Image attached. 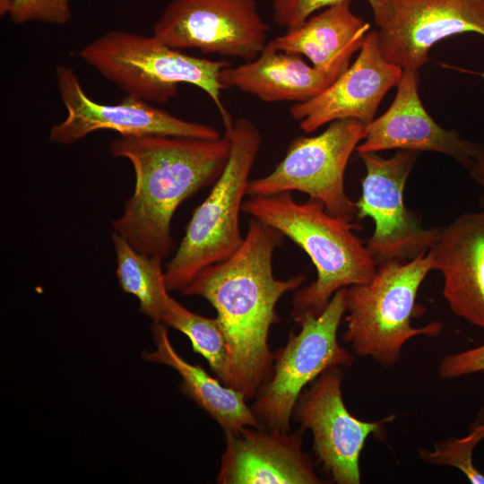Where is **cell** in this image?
<instances>
[{
    "instance_id": "ac0fdd59",
    "label": "cell",
    "mask_w": 484,
    "mask_h": 484,
    "mask_svg": "<svg viewBox=\"0 0 484 484\" xmlns=\"http://www.w3.org/2000/svg\"><path fill=\"white\" fill-rule=\"evenodd\" d=\"M350 6L351 0L328 6L269 41L278 50L305 56L333 82L350 66L370 28Z\"/></svg>"
},
{
    "instance_id": "7a4b0ae2",
    "label": "cell",
    "mask_w": 484,
    "mask_h": 484,
    "mask_svg": "<svg viewBox=\"0 0 484 484\" xmlns=\"http://www.w3.org/2000/svg\"><path fill=\"white\" fill-rule=\"evenodd\" d=\"M230 150L226 132L216 139L119 135L111 142L110 153L132 164L135 186L122 215L112 223L114 232L143 254L167 257L174 247L175 212L190 196L215 183Z\"/></svg>"
},
{
    "instance_id": "3957f363",
    "label": "cell",
    "mask_w": 484,
    "mask_h": 484,
    "mask_svg": "<svg viewBox=\"0 0 484 484\" xmlns=\"http://www.w3.org/2000/svg\"><path fill=\"white\" fill-rule=\"evenodd\" d=\"M242 212L292 240L315 267L316 279L293 296L291 316L297 324L319 315L339 290L367 283L376 272L377 265L353 233L361 226L333 216L316 199L298 203L290 192L252 196Z\"/></svg>"
},
{
    "instance_id": "d6986e66",
    "label": "cell",
    "mask_w": 484,
    "mask_h": 484,
    "mask_svg": "<svg viewBox=\"0 0 484 484\" xmlns=\"http://www.w3.org/2000/svg\"><path fill=\"white\" fill-rule=\"evenodd\" d=\"M224 89H238L266 102H305L325 90L333 81L309 65L301 55L276 49L268 41L257 57L220 70Z\"/></svg>"
},
{
    "instance_id": "cb8c5ba5",
    "label": "cell",
    "mask_w": 484,
    "mask_h": 484,
    "mask_svg": "<svg viewBox=\"0 0 484 484\" xmlns=\"http://www.w3.org/2000/svg\"><path fill=\"white\" fill-rule=\"evenodd\" d=\"M343 0H272L274 22L281 28L296 27L315 12ZM376 24L380 28L385 22L390 0H367Z\"/></svg>"
},
{
    "instance_id": "7402d4cb",
    "label": "cell",
    "mask_w": 484,
    "mask_h": 484,
    "mask_svg": "<svg viewBox=\"0 0 484 484\" xmlns=\"http://www.w3.org/2000/svg\"><path fill=\"white\" fill-rule=\"evenodd\" d=\"M160 323L186 335L194 352L207 360L212 371L224 385L228 372V346L216 317L194 313L169 296L162 308Z\"/></svg>"
},
{
    "instance_id": "8992f818",
    "label": "cell",
    "mask_w": 484,
    "mask_h": 484,
    "mask_svg": "<svg viewBox=\"0 0 484 484\" xmlns=\"http://www.w3.org/2000/svg\"><path fill=\"white\" fill-rule=\"evenodd\" d=\"M225 132L231 141L228 163L194 210L175 255L166 265L169 291H181L203 269L229 258L243 243L239 215L262 136L246 117L233 120Z\"/></svg>"
},
{
    "instance_id": "484cf974",
    "label": "cell",
    "mask_w": 484,
    "mask_h": 484,
    "mask_svg": "<svg viewBox=\"0 0 484 484\" xmlns=\"http://www.w3.org/2000/svg\"><path fill=\"white\" fill-rule=\"evenodd\" d=\"M437 372L441 377L447 379L484 372V343L444 357Z\"/></svg>"
},
{
    "instance_id": "5bb4252c",
    "label": "cell",
    "mask_w": 484,
    "mask_h": 484,
    "mask_svg": "<svg viewBox=\"0 0 484 484\" xmlns=\"http://www.w3.org/2000/svg\"><path fill=\"white\" fill-rule=\"evenodd\" d=\"M403 69L383 56L377 31H369L353 64L325 90L311 99L293 104L291 117L307 134L338 119L353 118L368 125Z\"/></svg>"
},
{
    "instance_id": "d4e9b609",
    "label": "cell",
    "mask_w": 484,
    "mask_h": 484,
    "mask_svg": "<svg viewBox=\"0 0 484 484\" xmlns=\"http://www.w3.org/2000/svg\"><path fill=\"white\" fill-rule=\"evenodd\" d=\"M8 15L18 24L32 21L65 24L72 17L71 0H13Z\"/></svg>"
},
{
    "instance_id": "e0dca14e",
    "label": "cell",
    "mask_w": 484,
    "mask_h": 484,
    "mask_svg": "<svg viewBox=\"0 0 484 484\" xmlns=\"http://www.w3.org/2000/svg\"><path fill=\"white\" fill-rule=\"evenodd\" d=\"M443 275V295L457 316L484 329V207L440 228L428 250Z\"/></svg>"
},
{
    "instance_id": "30bf717a",
    "label": "cell",
    "mask_w": 484,
    "mask_h": 484,
    "mask_svg": "<svg viewBox=\"0 0 484 484\" xmlns=\"http://www.w3.org/2000/svg\"><path fill=\"white\" fill-rule=\"evenodd\" d=\"M268 31L255 0H171L153 25V36L173 48L244 62L264 50Z\"/></svg>"
},
{
    "instance_id": "ba28073f",
    "label": "cell",
    "mask_w": 484,
    "mask_h": 484,
    "mask_svg": "<svg viewBox=\"0 0 484 484\" xmlns=\"http://www.w3.org/2000/svg\"><path fill=\"white\" fill-rule=\"evenodd\" d=\"M366 136L367 125L353 118L333 121L317 135L298 136L271 173L249 180L246 195L298 191L323 203L333 216L351 222L357 217V205L346 193L345 170Z\"/></svg>"
},
{
    "instance_id": "6da1fadb",
    "label": "cell",
    "mask_w": 484,
    "mask_h": 484,
    "mask_svg": "<svg viewBox=\"0 0 484 484\" xmlns=\"http://www.w3.org/2000/svg\"><path fill=\"white\" fill-rule=\"evenodd\" d=\"M283 238L279 230L251 217L238 249L203 269L180 291L202 297L215 308L228 346L224 385L247 401L272 372L275 353L268 340L271 327L280 321L277 303L307 280L305 274L286 280L274 277L273 253Z\"/></svg>"
},
{
    "instance_id": "2e32d148",
    "label": "cell",
    "mask_w": 484,
    "mask_h": 484,
    "mask_svg": "<svg viewBox=\"0 0 484 484\" xmlns=\"http://www.w3.org/2000/svg\"><path fill=\"white\" fill-rule=\"evenodd\" d=\"M303 430L291 433L245 427L225 434L220 484H319L313 460L302 448Z\"/></svg>"
},
{
    "instance_id": "44dd1931",
    "label": "cell",
    "mask_w": 484,
    "mask_h": 484,
    "mask_svg": "<svg viewBox=\"0 0 484 484\" xmlns=\"http://www.w3.org/2000/svg\"><path fill=\"white\" fill-rule=\"evenodd\" d=\"M117 276L124 292L139 300L140 311L160 323L162 308L169 297L165 283L162 258L137 251L119 234L113 232Z\"/></svg>"
},
{
    "instance_id": "277c9868",
    "label": "cell",
    "mask_w": 484,
    "mask_h": 484,
    "mask_svg": "<svg viewBox=\"0 0 484 484\" xmlns=\"http://www.w3.org/2000/svg\"><path fill=\"white\" fill-rule=\"evenodd\" d=\"M432 270L428 251L410 261L385 262L370 281L345 288L347 315L342 339L355 354L390 367L399 361L403 345L411 338L440 334L444 324L439 321L421 327L411 325V318L423 310L416 301L419 289Z\"/></svg>"
},
{
    "instance_id": "ffe728a7",
    "label": "cell",
    "mask_w": 484,
    "mask_h": 484,
    "mask_svg": "<svg viewBox=\"0 0 484 484\" xmlns=\"http://www.w3.org/2000/svg\"><path fill=\"white\" fill-rule=\"evenodd\" d=\"M152 329L156 349L143 352V359L174 368L182 378L184 394L213 418L225 434L245 427L264 428L240 392L211 376L199 365L190 364L181 358L172 347L161 323H154Z\"/></svg>"
},
{
    "instance_id": "603a6c76",
    "label": "cell",
    "mask_w": 484,
    "mask_h": 484,
    "mask_svg": "<svg viewBox=\"0 0 484 484\" xmlns=\"http://www.w3.org/2000/svg\"><path fill=\"white\" fill-rule=\"evenodd\" d=\"M484 439V408L480 410L469 434L437 442L432 450L419 448L420 458L431 465L450 466L462 471L473 484H484V474L473 463V451Z\"/></svg>"
},
{
    "instance_id": "9c48e42d",
    "label": "cell",
    "mask_w": 484,
    "mask_h": 484,
    "mask_svg": "<svg viewBox=\"0 0 484 484\" xmlns=\"http://www.w3.org/2000/svg\"><path fill=\"white\" fill-rule=\"evenodd\" d=\"M419 152L399 150L385 159L376 152L359 153L366 168L362 193L356 202L357 218L369 217L375 230L366 247L378 266L391 261H410L435 245L440 228H425L404 203L403 191Z\"/></svg>"
},
{
    "instance_id": "52a82bcc",
    "label": "cell",
    "mask_w": 484,
    "mask_h": 484,
    "mask_svg": "<svg viewBox=\"0 0 484 484\" xmlns=\"http://www.w3.org/2000/svg\"><path fill=\"white\" fill-rule=\"evenodd\" d=\"M346 313L345 288L336 291L317 316H307L290 332L286 345L275 353L269 378L260 385L251 409L263 428L290 431L296 402L305 387L331 367H349L351 352L338 341V330Z\"/></svg>"
},
{
    "instance_id": "9a60e30c",
    "label": "cell",
    "mask_w": 484,
    "mask_h": 484,
    "mask_svg": "<svg viewBox=\"0 0 484 484\" xmlns=\"http://www.w3.org/2000/svg\"><path fill=\"white\" fill-rule=\"evenodd\" d=\"M418 85L419 70L403 69L393 103L367 125V136L356 148L358 154L392 149L434 151L470 169L484 147L437 125L425 109Z\"/></svg>"
},
{
    "instance_id": "8fae6325",
    "label": "cell",
    "mask_w": 484,
    "mask_h": 484,
    "mask_svg": "<svg viewBox=\"0 0 484 484\" xmlns=\"http://www.w3.org/2000/svg\"><path fill=\"white\" fill-rule=\"evenodd\" d=\"M341 367H331L304 389L294 407L300 429L310 430L312 449L323 471L337 484H359L360 454L369 436H385L390 415L379 421H363L346 408L341 393Z\"/></svg>"
},
{
    "instance_id": "4316f807",
    "label": "cell",
    "mask_w": 484,
    "mask_h": 484,
    "mask_svg": "<svg viewBox=\"0 0 484 484\" xmlns=\"http://www.w3.org/2000/svg\"><path fill=\"white\" fill-rule=\"evenodd\" d=\"M469 169L471 177L484 189V151L474 160ZM480 203L484 207V194L480 198Z\"/></svg>"
},
{
    "instance_id": "4fadbf2b",
    "label": "cell",
    "mask_w": 484,
    "mask_h": 484,
    "mask_svg": "<svg viewBox=\"0 0 484 484\" xmlns=\"http://www.w3.org/2000/svg\"><path fill=\"white\" fill-rule=\"evenodd\" d=\"M468 32L484 37V0H390L377 37L386 61L419 70L436 42Z\"/></svg>"
},
{
    "instance_id": "7c38bea8",
    "label": "cell",
    "mask_w": 484,
    "mask_h": 484,
    "mask_svg": "<svg viewBox=\"0 0 484 484\" xmlns=\"http://www.w3.org/2000/svg\"><path fill=\"white\" fill-rule=\"evenodd\" d=\"M56 78L66 116L50 128L49 140L53 143L71 144L101 129L116 131L122 136H221L210 125L179 118L135 98L125 96L116 104L97 102L85 92L75 72L68 66H56Z\"/></svg>"
},
{
    "instance_id": "83f0119b",
    "label": "cell",
    "mask_w": 484,
    "mask_h": 484,
    "mask_svg": "<svg viewBox=\"0 0 484 484\" xmlns=\"http://www.w3.org/2000/svg\"><path fill=\"white\" fill-rule=\"evenodd\" d=\"M480 75H481L484 78V73H480Z\"/></svg>"
},
{
    "instance_id": "5b68a950",
    "label": "cell",
    "mask_w": 484,
    "mask_h": 484,
    "mask_svg": "<svg viewBox=\"0 0 484 484\" xmlns=\"http://www.w3.org/2000/svg\"><path fill=\"white\" fill-rule=\"evenodd\" d=\"M81 59L126 96L164 103L176 96L178 85L192 84L204 91L218 108L224 128L233 120L220 97L221 69L230 63L186 55L156 37L113 30L79 51Z\"/></svg>"
}]
</instances>
